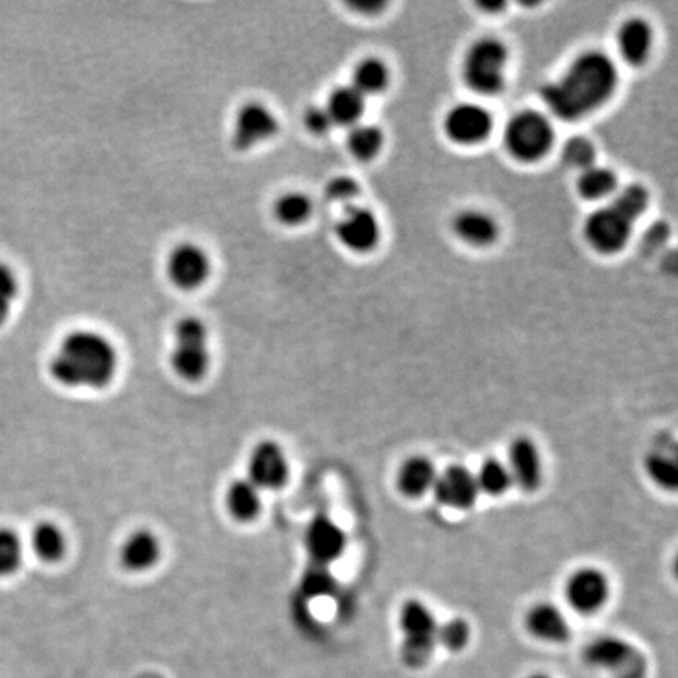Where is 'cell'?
Wrapping results in <instances>:
<instances>
[{
    "label": "cell",
    "mask_w": 678,
    "mask_h": 678,
    "mask_svg": "<svg viewBox=\"0 0 678 678\" xmlns=\"http://www.w3.org/2000/svg\"><path fill=\"white\" fill-rule=\"evenodd\" d=\"M554 142V129L543 114L525 110L514 115L504 131V145L512 157L536 162L546 156Z\"/></svg>",
    "instance_id": "obj_6"
},
{
    "label": "cell",
    "mask_w": 678,
    "mask_h": 678,
    "mask_svg": "<svg viewBox=\"0 0 678 678\" xmlns=\"http://www.w3.org/2000/svg\"><path fill=\"white\" fill-rule=\"evenodd\" d=\"M337 236L339 243L349 250L367 254L381 239V226L373 211L351 204L338 220Z\"/></svg>",
    "instance_id": "obj_14"
},
{
    "label": "cell",
    "mask_w": 678,
    "mask_h": 678,
    "mask_svg": "<svg viewBox=\"0 0 678 678\" xmlns=\"http://www.w3.org/2000/svg\"><path fill=\"white\" fill-rule=\"evenodd\" d=\"M303 122H305L306 129L316 136H324L334 128V121H331L326 107H309L303 115Z\"/></svg>",
    "instance_id": "obj_39"
},
{
    "label": "cell",
    "mask_w": 678,
    "mask_h": 678,
    "mask_svg": "<svg viewBox=\"0 0 678 678\" xmlns=\"http://www.w3.org/2000/svg\"><path fill=\"white\" fill-rule=\"evenodd\" d=\"M595 147L586 137H572L562 148V159L569 167L586 170L595 165Z\"/></svg>",
    "instance_id": "obj_36"
},
{
    "label": "cell",
    "mask_w": 678,
    "mask_h": 678,
    "mask_svg": "<svg viewBox=\"0 0 678 678\" xmlns=\"http://www.w3.org/2000/svg\"><path fill=\"white\" fill-rule=\"evenodd\" d=\"M451 142L459 145H476L492 132V114L479 104H457L446 114L443 121Z\"/></svg>",
    "instance_id": "obj_13"
},
{
    "label": "cell",
    "mask_w": 678,
    "mask_h": 678,
    "mask_svg": "<svg viewBox=\"0 0 678 678\" xmlns=\"http://www.w3.org/2000/svg\"><path fill=\"white\" fill-rule=\"evenodd\" d=\"M645 471H647L648 478L656 486L662 487V489L670 490V492L677 489V461L673 457L667 456L666 453H652L645 459Z\"/></svg>",
    "instance_id": "obj_32"
},
{
    "label": "cell",
    "mask_w": 678,
    "mask_h": 678,
    "mask_svg": "<svg viewBox=\"0 0 678 678\" xmlns=\"http://www.w3.org/2000/svg\"><path fill=\"white\" fill-rule=\"evenodd\" d=\"M247 479L261 492L280 490L290 479V460L279 443H258L248 456Z\"/></svg>",
    "instance_id": "obj_10"
},
{
    "label": "cell",
    "mask_w": 678,
    "mask_h": 678,
    "mask_svg": "<svg viewBox=\"0 0 678 678\" xmlns=\"http://www.w3.org/2000/svg\"><path fill=\"white\" fill-rule=\"evenodd\" d=\"M23 561V543L12 529L0 528V578L13 575Z\"/></svg>",
    "instance_id": "obj_34"
},
{
    "label": "cell",
    "mask_w": 678,
    "mask_h": 678,
    "mask_svg": "<svg viewBox=\"0 0 678 678\" xmlns=\"http://www.w3.org/2000/svg\"><path fill=\"white\" fill-rule=\"evenodd\" d=\"M17 292H20V281H17L16 273L12 267L0 262V327L9 319Z\"/></svg>",
    "instance_id": "obj_37"
},
{
    "label": "cell",
    "mask_w": 678,
    "mask_h": 678,
    "mask_svg": "<svg viewBox=\"0 0 678 678\" xmlns=\"http://www.w3.org/2000/svg\"><path fill=\"white\" fill-rule=\"evenodd\" d=\"M654 43L651 25L641 17H631L620 25L618 48L622 59L630 65H644L648 59Z\"/></svg>",
    "instance_id": "obj_21"
},
{
    "label": "cell",
    "mask_w": 678,
    "mask_h": 678,
    "mask_svg": "<svg viewBox=\"0 0 678 678\" xmlns=\"http://www.w3.org/2000/svg\"><path fill=\"white\" fill-rule=\"evenodd\" d=\"M261 493L247 478L231 482L225 496L231 517L241 523H250L258 518L262 508Z\"/></svg>",
    "instance_id": "obj_23"
},
{
    "label": "cell",
    "mask_w": 678,
    "mask_h": 678,
    "mask_svg": "<svg viewBox=\"0 0 678 678\" xmlns=\"http://www.w3.org/2000/svg\"><path fill=\"white\" fill-rule=\"evenodd\" d=\"M471 629L467 620L456 618L439 626L436 631V644L443 645L446 651L460 652L470 642Z\"/></svg>",
    "instance_id": "obj_35"
},
{
    "label": "cell",
    "mask_w": 678,
    "mask_h": 678,
    "mask_svg": "<svg viewBox=\"0 0 678 678\" xmlns=\"http://www.w3.org/2000/svg\"><path fill=\"white\" fill-rule=\"evenodd\" d=\"M118 364V351L109 338L95 330H74L61 338L49 373L65 388L103 389L114 382Z\"/></svg>",
    "instance_id": "obj_2"
},
{
    "label": "cell",
    "mask_w": 678,
    "mask_h": 678,
    "mask_svg": "<svg viewBox=\"0 0 678 678\" xmlns=\"http://www.w3.org/2000/svg\"><path fill=\"white\" fill-rule=\"evenodd\" d=\"M362 93L352 85L338 86L328 96L326 110L330 115L334 126H355L362 118L364 106Z\"/></svg>",
    "instance_id": "obj_24"
},
{
    "label": "cell",
    "mask_w": 678,
    "mask_h": 678,
    "mask_svg": "<svg viewBox=\"0 0 678 678\" xmlns=\"http://www.w3.org/2000/svg\"><path fill=\"white\" fill-rule=\"evenodd\" d=\"M279 129V118L266 104H245L234 118L233 145L239 151L252 150L272 140Z\"/></svg>",
    "instance_id": "obj_11"
},
{
    "label": "cell",
    "mask_w": 678,
    "mask_h": 678,
    "mask_svg": "<svg viewBox=\"0 0 678 678\" xmlns=\"http://www.w3.org/2000/svg\"><path fill=\"white\" fill-rule=\"evenodd\" d=\"M526 630L536 640L550 644H564L572 636L568 618L558 606L550 604H539L529 609L526 615Z\"/></svg>",
    "instance_id": "obj_19"
},
{
    "label": "cell",
    "mask_w": 678,
    "mask_h": 678,
    "mask_svg": "<svg viewBox=\"0 0 678 678\" xmlns=\"http://www.w3.org/2000/svg\"><path fill=\"white\" fill-rule=\"evenodd\" d=\"M528 678H551V677L543 676V674H536V676H531V677H528Z\"/></svg>",
    "instance_id": "obj_40"
},
{
    "label": "cell",
    "mask_w": 678,
    "mask_h": 678,
    "mask_svg": "<svg viewBox=\"0 0 678 678\" xmlns=\"http://www.w3.org/2000/svg\"><path fill=\"white\" fill-rule=\"evenodd\" d=\"M165 270L173 287L182 291H195L211 277V258L200 245L183 243L170 252Z\"/></svg>",
    "instance_id": "obj_9"
},
{
    "label": "cell",
    "mask_w": 678,
    "mask_h": 678,
    "mask_svg": "<svg viewBox=\"0 0 678 678\" xmlns=\"http://www.w3.org/2000/svg\"><path fill=\"white\" fill-rule=\"evenodd\" d=\"M634 222L619 209L608 207L597 209L584 222V237L598 254L612 255L629 244Z\"/></svg>",
    "instance_id": "obj_8"
},
{
    "label": "cell",
    "mask_w": 678,
    "mask_h": 678,
    "mask_svg": "<svg viewBox=\"0 0 678 678\" xmlns=\"http://www.w3.org/2000/svg\"><path fill=\"white\" fill-rule=\"evenodd\" d=\"M611 204L627 215L631 222H636L648 207V192L640 184H631L616 195Z\"/></svg>",
    "instance_id": "obj_33"
},
{
    "label": "cell",
    "mask_w": 678,
    "mask_h": 678,
    "mask_svg": "<svg viewBox=\"0 0 678 678\" xmlns=\"http://www.w3.org/2000/svg\"><path fill=\"white\" fill-rule=\"evenodd\" d=\"M337 591V580L327 565L309 564L303 572L301 594L303 598L328 597Z\"/></svg>",
    "instance_id": "obj_31"
},
{
    "label": "cell",
    "mask_w": 678,
    "mask_h": 678,
    "mask_svg": "<svg viewBox=\"0 0 678 678\" xmlns=\"http://www.w3.org/2000/svg\"><path fill=\"white\" fill-rule=\"evenodd\" d=\"M348 147L352 156L360 161H371L384 147V133L373 125L352 126L348 136Z\"/></svg>",
    "instance_id": "obj_30"
},
{
    "label": "cell",
    "mask_w": 678,
    "mask_h": 678,
    "mask_svg": "<svg viewBox=\"0 0 678 678\" xmlns=\"http://www.w3.org/2000/svg\"><path fill=\"white\" fill-rule=\"evenodd\" d=\"M432 493L442 506L468 511L475 506L479 496L475 472L461 465H453L436 476Z\"/></svg>",
    "instance_id": "obj_16"
},
{
    "label": "cell",
    "mask_w": 678,
    "mask_h": 678,
    "mask_svg": "<svg viewBox=\"0 0 678 678\" xmlns=\"http://www.w3.org/2000/svg\"><path fill=\"white\" fill-rule=\"evenodd\" d=\"M618 86L615 61L598 50L576 57L562 78L543 86L542 97L548 109L561 120H578L597 110Z\"/></svg>",
    "instance_id": "obj_1"
},
{
    "label": "cell",
    "mask_w": 678,
    "mask_h": 678,
    "mask_svg": "<svg viewBox=\"0 0 678 678\" xmlns=\"http://www.w3.org/2000/svg\"><path fill=\"white\" fill-rule=\"evenodd\" d=\"M436 476L439 472H436L434 461L424 456H413L400 465L398 475H396V486H398L400 495L417 500L432 492Z\"/></svg>",
    "instance_id": "obj_20"
},
{
    "label": "cell",
    "mask_w": 678,
    "mask_h": 678,
    "mask_svg": "<svg viewBox=\"0 0 678 678\" xmlns=\"http://www.w3.org/2000/svg\"><path fill=\"white\" fill-rule=\"evenodd\" d=\"M389 73L387 65L384 61L374 59H364L356 65L353 70V89L362 93L364 97L367 95H377L387 89Z\"/></svg>",
    "instance_id": "obj_26"
},
{
    "label": "cell",
    "mask_w": 678,
    "mask_h": 678,
    "mask_svg": "<svg viewBox=\"0 0 678 678\" xmlns=\"http://www.w3.org/2000/svg\"><path fill=\"white\" fill-rule=\"evenodd\" d=\"M348 537L337 522L328 515H317L305 533V547L313 564L330 568L344 554Z\"/></svg>",
    "instance_id": "obj_15"
},
{
    "label": "cell",
    "mask_w": 678,
    "mask_h": 678,
    "mask_svg": "<svg viewBox=\"0 0 678 678\" xmlns=\"http://www.w3.org/2000/svg\"><path fill=\"white\" fill-rule=\"evenodd\" d=\"M161 557V539L150 529H137L129 534L120 548L121 565L129 572H147L157 564Z\"/></svg>",
    "instance_id": "obj_18"
},
{
    "label": "cell",
    "mask_w": 678,
    "mask_h": 678,
    "mask_svg": "<svg viewBox=\"0 0 678 678\" xmlns=\"http://www.w3.org/2000/svg\"><path fill=\"white\" fill-rule=\"evenodd\" d=\"M326 195L328 200L334 201V203L351 207L360 195V186L355 179L349 178V176H337L327 184Z\"/></svg>",
    "instance_id": "obj_38"
},
{
    "label": "cell",
    "mask_w": 678,
    "mask_h": 678,
    "mask_svg": "<svg viewBox=\"0 0 678 678\" xmlns=\"http://www.w3.org/2000/svg\"><path fill=\"white\" fill-rule=\"evenodd\" d=\"M453 230L460 241L472 247H489L498 239L500 229L492 215L482 211H461L453 220Z\"/></svg>",
    "instance_id": "obj_22"
},
{
    "label": "cell",
    "mask_w": 678,
    "mask_h": 678,
    "mask_svg": "<svg viewBox=\"0 0 678 678\" xmlns=\"http://www.w3.org/2000/svg\"><path fill=\"white\" fill-rule=\"evenodd\" d=\"M584 662L595 669H604L615 678L647 677V659L640 648L616 636H600L591 641L583 652Z\"/></svg>",
    "instance_id": "obj_7"
},
{
    "label": "cell",
    "mask_w": 678,
    "mask_h": 678,
    "mask_svg": "<svg viewBox=\"0 0 678 678\" xmlns=\"http://www.w3.org/2000/svg\"><path fill=\"white\" fill-rule=\"evenodd\" d=\"M313 203L308 195L303 192H287L280 195L273 203V218L281 225L299 226L312 218Z\"/></svg>",
    "instance_id": "obj_27"
},
{
    "label": "cell",
    "mask_w": 678,
    "mask_h": 678,
    "mask_svg": "<svg viewBox=\"0 0 678 678\" xmlns=\"http://www.w3.org/2000/svg\"><path fill=\"white\" fill-rule=\"evenodd\" d=\"M170 366L183 381L200 382L211 366L209 331L207 324L195 316L183 317L173 330Z\"/></svg>",
    "instance_id": "obj_3"
},
{
    "label": "cell",
    "mask_w": 678,
    "mask_h": 678,
    "mask_svg": "<svg viewBox=\"0 0 678 678\" xmlns=\"http://www.w3.org/2000/svg\"><path fill=\"white\" fill-rule=\"evenodd\" d=\"M32 548L42 561L57 562L67 553V537L59 526L42 522L35 526L31 537Z\"/></svg>",
    "instance_id": "obj_25"
},
{
    "label": "cell",
    "mask_w": 678,
    "mask_h": 678,
    "mask_svg": "<svg viewBox=\"0 0 678 678\" xmlns=\"http://www.w3.org/2000/svg\"><path fill=\"white\" fill-rule=\"evenodd\" d=\"M570 608L584 616L595 615L608 601L611 584L600 569L583 568L573 572L565 584Z\"/></svg>",
    "instance_id": "obj_12"
},
{
    "label": "cell",
    "mask_w": 678,
    "mask_h": 678,
    "mask_svg": "<svg viewBox=\"0 0 678 678\" xmlns=\"http://www.w3.org/2000/svg\"><path fill=\"white\" fill-rule=\"evenodd\" d=\"M508 471L523 492L534 493L542 487L543 464L539 448L528 436H518L508 446Z\"/></svg>",
    "instance_id": "obj_17"
},
{
    "label": "cell",
    "mask_w": 678,
    "mask_h": 678,
    "mask_svg": "<svg viewBox=\"0 0 678 678\" xmlns=\"http://www.w3.org/2000/svg\"><path fill=\"white\" fill-rule=\"evenodd\" d=\"M576 187H578L580 195L587 200H601L615 192L618 187V176L609 168L593 165V167L583 170Z\"/></svg>",
    "instance_id": "obj_28"
},
{
    "label": "cell",
    "mask_w": 678,
    "mask_h": 678,
    "mask_svg": "<svg viewBox=\"0 0 678 678\" xmlns=\"http://www.w3.org/2000/svg\"><path fill=\"white\" fill-rule=\"evenodd\" d=\"M475 476L479 493H486L489 496H503L514 484L507 465L498 459L482 461L481 468L475 472Z\"/></svg>",
    "instance_id": "obj_29"
},
{
    "label": "cell",
    "mask_w": 678,
    "mask_h": 678,
    "mask_svg": "<svg viewBox=\"0 0 678 678\" xmlns=\"http://www.w3.org/2000/svg\"><path fill=\"white\" fill-rule=\"evenodd\" d=\"M507 48L496 38H481L472 43L464 57L461 75L472 92L496 95L506 81Z\"/></svg>",
    "instance_id": "obj_5"
},
{
    "label": "cell",
    "mask_w": 678,
    "mask_h": 678,
    "mask_svg": "<svg viewBox=\"0 0 678 678\" xmlns=\"http://www.w3.org/2000/svg\"><path fill=\"white\" fill-rule=\"evenodd\" d=\"M436 622L434 612L420 600H407L399 612L400 659L410 669L428 666L434 656L436 645Z\"/></svg>",
    "instance_id": "obj_4"
}]
</instances>
